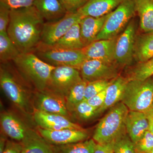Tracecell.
I'll use <instances>...</instances> for the list:
<instances>
[{"instance_id": "1", "label": "cell", "mask_w": 153, "mask_h": 153, "mask_svg": "<svg viewBox=\"0 0 153 153\" xmlns=\"http://www.w3.org/2000/svg\"><path fill=\"white\" fill-rule=\"evenodd\" d=\"M45 23L34 6L11 10L7 33L21 53L33 52L41 43Z\"/></svg>"}, {"instance_id": "2", "label": "cell", "mask_w": 153, "mask_h": 153, "mask_svg": "<svg viewBox=\"0 0 153 153\" xmlns=\"http://www.w3.org/2000/svg\"><path fill=\"white\" fill-rule=\"evenodd\" d=\"M9 63H1V88L9 100L23 114L33 117L35 111L33 105V93L30 91V86L21 77L16 68H12Z\"/></svg>"}, {"instance_id": "3", "label": "cell", "mask_w": 153, "mask_h": 153, "mask_svg": "<svg viewBox=\"0 0 153 153\" xmlns=\"http://www.w3.org/2000/svg\"><path fill=\"white\" fill-rule=\"evenodd\" d=\"M12 62L21 77L35 91L47 88L55 66L43 61L33 52L21 53Z\"/></svg>"}, {"instance_id": "4", "label": "cell", "mask_w": 153, "mask_h": 153, "mask_svg": "<svg viewBox=\"0 0 153 153\" xmlns=\"http://www.w3.org/2000/svg\"><path fill=\"white\" fill-rule=\"evenodd\" d=\"M129 109L121 101L115 105L97 124L93 136L97 143H111L126 133V117Z\"/></svg>"}, {"instance_id": "5", "label": "cell", "mask_w": 153, "mask_h": 153, "mask_svg": "<svg viewBox=\"0 0 153 153\" xmlns=\"http://www.w3.org/2000/svg\"><path fill=\"white\" fill-rule=\"evenodd\" d=\"M122 102L129 110L146 113L153 107V76L144 80H128Z\"/></svg>"}, {"instance_id": "6", "label": "cell", "mask_w": 153, "mask_h": 153, "mask_svg": "<svg viewBox=\"0 0 153 153\" xmlns=\"http://www.w3.org/2000/svg\"><path fill=\"white\" fill-rule=\"evenodd\" d=\"M34 53L49 65L73 67L79 70L82 63L87 60L81 49H68L56 48L40 43Z\"/></svg>"}, {"instance_id": "7", "label": "cell", "mask_w": 153, "mask_h": 153, "mask_svg": "<svg viewBox=\"0 0 153 153\" xmlns=\"http://www.w3.org/2000/svg\"><path fill=\"white\" fill-rule=\"evenodd\" d=\"M135 13L133 1L125 0L114 10L108 14L95 41L117 38L125 29Z\"/></svg>"}, {"instance_id": "8", "label": "cell", "mask_w": 153, "mask_h": 153, "mask_svg": "<svg viewBox=\"0 0 153 153\" xmlns=\"http://www.w3.org/2000/svg\"><path fill=\"white\" fill-rule=\"evenodd\" d=\"M78 12L67 13L62 19L53 22L44 23L41 43L52 46L54 45L74 25L79 23L82 18Z\"/></svg>"}, {"instance_id": "9", "label": "cell", "mask_w": 153, "mask_h": 153, "mask_svg": "<svg viewBox=\"0 0 153 153\" xmlns=\"http://www.w3.org/2000/svg\"><path fill=\"white\" fill-rule=\"evenodd\" d=\"M119 66L115 63L97 59H88L79 69L82 79L87 82L98 80H112L119 76Z\"/></svg>"}, {"instance_id": "10", "label": "cell", "mask_w": 153, "mask_h": 153, "mask_svg": "<svg viewBox=\"0 0 153 153\" xmlns=\"http://www.w3.org/2000/svg\"><path fill=\"white\" fill-rule=\"evenodd\" d=\"M82 79L78 69L69 66H57L52 70L46 89L65 97L71 88Z\"/></svg>"}, {"instance_id": "11", "label": "cell", "mask_w": 153, "mask_h": 153, "mask_svg": "<svg viewBox=\"0 0 153 153\" xmlns=\"http://www.w3.org/2000/svg\"><path fill=\"white\" fill-rule=\"evenodd\" d=\"M136 24L131 20L125 29L117 37L114 50L115 62L119 66H128L134 58Z\"/></svg>"}, {"instance_id": "12", "label": "cell", "mask_w": 153, "mask_h": 153, "mask_svg": "<svg viewBox=\"0 0 153 153\" xmlns=\"http://www.w3.org/2000/svg\"><path fill=\"white\" fill-rule=\"evenodd\" d=\"M33 105L35 110L62 115L70 118L66 107L65 97L46 89L33 92Z\"/></svg>"}, {"instance_id": "13", "label": "cell", "mask_w": 153, "mask_h": 153, "mask_svg": "<svg viewBox=\"0 0 153 153\" xmlns=\"http://www.w3.org/2000/svg\"><path fill=\"white\" fill-rule=\"evenodd\" d=\"M38 132L49 144L60 146L79 142L87 140L88 132L86 130L65 128L49 130L38 127Z\"/></svg>"}, {"instance_id": "14", "label": "cell", "mask_w": 153, "mask_h": 153, "mask_svg": "<svg viewBox=\"0 0 153 153\" xmlns=\"http://www.w3.org/2000/svg\"><path fill=\"white\" fill-rule=\"evenodd\" d=\"M33 118L38 127L44 129L58 130L65 128L83 129L79 125L71 121L69 118L62 115L35 110Z\"/></svg>"}, {"instance_id": "15", "label": "cell", "mask_w": 153, "mask_h": 153, "mask_svg": "<svg viewBox=\"0 0 153 153\" xmlns=\"http://www.w3.org/2000/svg\"><path fill=\"white\" fill-rule=\"evenodd\" d=\"M0 124L1 131L7 137L20 142L30 128L17 114L9 111L1 113Z\"/></svg>"}, {"instance_id": "16", "label": "cell", "mask_w": 153, "mask_h": 153, "mask_svg": "<svg viewBox=\"0 0 153 153\" xmlns=\"http://www.w3.org/2000/svg\"><path fill=\"white\" fill-rule=\"evenodd\" d=\"M117 38L95 41L81 50L87 60L97 59L115 63L114 50Z\"/></svg>"}, {"instance_id": "17", "label": "cell", "mask_w": 153, "mask_h": 153, "mask_svg": "<svg viewBox=\"0 0 153 153\" xmlns=\"http://www.w3.org/2000/svg\"><path fill=\"white\" fill-rule=\"evenodd\" d=\"M127 133L134 144L149 130V123L146 113L129 110L126 117Z\"/></svg>"}, {"instance_id": "18", "label": "cell", "mask_w": 153, "mask_h": 153, "mask_svg": "<svg viewBox=\"0 0 153 153\" xmlns=\"http://www.w3.org/2000/svg\"><path fill=\"white\" fill-rule=\"evenodd\" d=\"M125 0H88L77 12L82 17L99 18L114 10Z\"/></svg>"}, {"instance_id": "19", "label": "cell", "mask_w": 153, "mask_h": 153, "mask_svg": "<svg viewBox=\"0 0 153 153\" xmlns=\"http://www.w3.org/2000/svg\"><path fill=\"white\" fill-rule=\"evenodd\" d=\"M108 14L99 18L84 16L79 22L80 36L84 47L95 41Z\"/></svg>"}, {"instance_id": "20", "label": "cell", "mask_w": 153, "mask_h": 153, "mask_svg": "<svg viewBox=\"0 0 153 153\" xmlns=\"http://www.w3.org/2000/svg\"><path fill=\"white\" fill-rule=\"evenodd\" d=\"M128 81L127 77L121 75L113 79L107 88L106 96L103 105L97 109L99 115L121 101Z\"/></svg>"}, {"instance_id": "21", "label": "cell", "mask_w": 153, "mask_h": 153, "mask_svg": "<svg viewBox=\"0 0 153 153\" xmlns=\"http://www.w3.org/2000/svg\"><path fill=\"white\" fill-rule=\"evenodd\" d=\"M22 153H54L49 144L38 131L30 128L22 141Z\"/></svg>"}, {"instance_id": "22", "label": "cell", "mask_w": 153, "mask_h": 153, "mask_svg": "<svg viewBox=\"0 0 153 153\" xmlns=\"http://www.w3.org/2000/svg\"><path fill=\"white\" fill-rule=\"evenodd\" d=\"M33 6L41 14L45 22L60 20L67 13L59 0H36Z\"/></svg>"}, {"instance_id": "23", "label": "cell", "mask_w": 153, "mask_h": 153, "mask_svg": "<svg viewBox=\"0 0 153 153\" xmlns=\"http://www.w3.org/2000/svg\"><path fill=\"white\" fill-rule=\"evenodd\" d=\"M140 18V27L145 33H153V0H133Z\"/></svg>"}, {"instance_id": "24", "label": "cell", "mask_w": 153, "mask_h": 153, "mask_svg": "<svg viewBox=\"0 0 153 153\" xmlns=\"http://www.w3.org/2000/svg\"><path fill=\"white\" fill-rule=\"evenodd\" d=\"M153 58V33H145L136 37L134 58L143 63Z\"/></svg>"}, {"instance_id": "25", "label": "cell", "mask_w": 153, "mask_h": 153, "mask_svg": "<svg viewBox=\"0 0 153 153\" xmlns=\"http://www.w3.org/2000/svg\"><path fill=\"white\" fill-rule=\"evenodd\" d=\"M79 23L73 25L62 38L52 46L64 49H83L84 46L80 36Z\"/></svg>"}, {"instance_id": "26", "label": "cell", "mask_w": 153, "mask_h": 153, "mask_svg": "<svg viewBox=\"0 0 153 153\" xmlns=\"http://www.w3.org/2000/svg\"><path fill=\"white\" fill-rule=\"evenodd\" d=\"M21 52L9 37L7 32H0V60L1 63L13 61Z\"/></svg>"}, {"instance_id": "27", "label": "cell", "mask_w": 153, "mask_h": 153, "mask_svg": "<svg viewBox=\"0 0 153 153\" xmlns=\"http://www.w3.org/2000/svg\"><path fill=\"white\" fill-rule=\"evenodd\" d=\"M96 144L94 140L90 139L68 144L52 146L54 153H94Z\"/></svg>"}, {"instance_id": "28", "label": "cell", "mask_w": 153, "mask_h": 153, "mask_svg": "<svg viewBox=\"0 0 153 153\" xmlns=\"http://www.w3.org/2000/svg\"><path fill=\"white\" fill-rule=\"evenodd\" d=\"M87 83L82 79L71 88L65 97L66 107L71 116L76 106L85 100L84 94Z\"/></svg>"}, {"instance_id": "29", "label": "cell", "mask_w": 153, "mask_h": 153, "mask_svg": "<svg viewBox=\"0 0 153 153\" xmlns=\"http://www.w3.org/2000/svg\"><path fill=\"white\" fill-rule=\"evenodd\" d=\"M153 76V58L143 63H139L129 72L128 80H144Z\"/></svg>"}, {"instance_id": "30", "label": "cell", "mask_w": 153, "mask_h": 153, "mask_svg": "<svg viewBox=\"0 0 153 153\" xmlns=\"http://www.w3.org/2000/svg\"><path fill=\"white\" fill-rule=\"evenodd\" d=\"M97 109L91 106L87 100H84L74 108L71 113V116L79 120L88 121L99 116Z\"/></svg>"}, {"instance_id": "31", "label": "cell", "mask_w": 153, "mask_h": 153, "mask_svg": "<svg viewBox=\"0 0 153 153\" xmlns=\"http://www.w3.org/2000/svg\"><path fill=\"white\" fill-rule=\"evenodd\" d=\"M113 144L114 153H137L135 144L127 133L116 140Z\"/></svg>"}, {"instance_id": "32", "label": "cell", "mask_w": 153, "mask_h": 153, "mask_svg": "<svg viewBox=\"0 0 153 153\" xmlns=\"http://www.w3.org/2000/svg\"><path fill=\"white\" fill-rule=\"evenodd\" d=\"M112 80H98L87 82L84 94L85 100H88L94 96L105 90Z\"/></svg>"}, {"instance_id": "33", "label": "cell", "mask_w": 153, "mask_h": 153, "mask_svg": "<svg viewBox=\"0 0 153 153\" xmlns=\"http://www.w3.org/2000/svg\"><path fill=\"white\" fill-rule=\"evenodd\" d=\"M137 153H149L153 148V134L149 131L135 144Z\"/></svg>"}, {"instance_id": "34", "label": "cell", "mask_w": 153, "mask_h": 153, "mask_svg": "<svg viewBox=\"0 0 153 153\" xmlns=\"http://www.w3.org/2000/svg\"><path fill=\"white\" fill-rule=\"evenodd\" d=\"M36 0H0V3L10 10L24 8L33 5Z\"/></svg>"}, {"instance_id": "35", "label": "cell", "mask_w": 153, "mask_h": 153, "mask_svg": "<svg viewBox=\"0 0 153 153\" xmlns=\"http://www.w3.org/2000/svg\"><path fill=\"white\" fill-rule=\"evenodd\" d=\"M10 9L0 3V32H7L10 19Z\"/></svg>"}, {"instance_id": "36", "label": "cell", "mask_w": 153, "mask_h": 153, "mask_svg": "<svg viewBox=\"0 0 153 153\" xmlns=\"http://www.w3.org/2000/svg\"><path fill=\"white\" fill-rule=\"evenodd\" d=\"M67 13L77 12L85 5L88 0H59Z\"/></svg>"}, {"instance_id": "37", "label": "cell", "mask_w": 153, "mask_h": 153, "mask_svg": "<svg viewBox=\"0 0 153 153\" xmlns=\"http://www.w3.org/2000/svg\"><path fill=\"white\" fill-rule=\"evenodd\" d=\"M106 89L96 94L87 101L91 106L98 109L101 107L104 103L106 96Z\"/></svg>"}, {"instance_id": "38", "label": "cell", "mask_w": 153, "mask_h": 153, "mask_svg": "<svg viewBox=\"0 0 153 153\" xmlns=\"http://www.w3.org/2000/svg\"><path fill=\"white\" fill-rule=\"evenodd\" d=\"M22 149L21 143L7 140L4 153H22Z\"/></svg>"}, {"instance_id": "39", "label": "cell", "mask_w": 153, "mask_h": 153, "mask_svg": "<svg viewBox=\"0 0 153 153\" xmlns=\"http://www.w3.org/2000/svg\"><path fill=\"white\" fill-rule=\"evenodd\" d=\"M94 153H114L113 149V144L96 143Z\"/></svg>"}, {"instance_id": "40", "label": "cell", "mask_w": 153, "mask_h": 153, "mask_svg": "<svg viewBox=\"0 0 153 153\" xmlns=\"http://www.w3.org/2000/svg\"><path fill=\"white\" fill-rule=\"evenodd\" d=\"M149 123V131L153 134V107L146 113Z\"/></svg>"}, {"instance_id": "41", "label": "cell", "mask_w": 153, "mask_h": 153, "mask_svg": "<svg viewBox=\"0 0 153 153\" xmlns=\"http://www.w3.org/2000/svg\"><path fill=\"white\" fill-rule=\"evenodd\" d=\"M7 140V136L1 131L0 136V153H4Z\"/></svg>"}, {"instance_id": "42", "label": "cell", "mask_w": 153, "mask_h": 153, "mask_svg": "<svg viewBox=\"0 0 153 153\" xmlns=\"http://www.w3.org/2000/svg\"><path fill=\"white\" fill-rule=\"evenodd\" d=\"M149 153H153V148L152 149V150H151V152H150Z\"/></svg>"}]
</instances>
